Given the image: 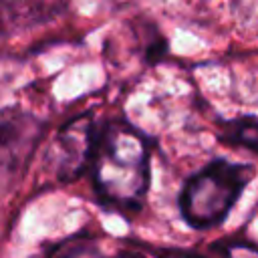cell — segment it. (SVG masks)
Returning <instances> with one entry per match:
<instances>
[{"label":"cell","instance_id":"6da1fadb","mask_svg":"<svg viewBox=\"0 0 258 258\" xmlns=\"http://www.w3.org/2000/svg\"><path fill=\"white\" fill-rule=\"evenodd\" d=\"M97 198L119 212H137L151 181V143L145 133L125 121L99 127L91 157Z\"/></svg>","mask_w":258,"mask_h":258},{"label":"cell","instance_id":"7a4b0ae2","mask_svg":"<svg viewBox=\"0 0 258 258\" xmlns=\"http://www.w3.org/2000/svg\"><path fill=\"white\" fill-rule=\"evenodd\" d=\"M256 167L218 157L189 175L179 194V214L196 230L216 228L230 216L246 185L254 179Z\"/></svg>","mask_w":258,"mask_h":258},{"label":"cell","instance_id":"3957f363","mask_svg":"<svg viewBox=\"0 0 258 258\" xmlns=\"http://www.w3.org/2000/svg\"><path fill=\"white\" fill-rule=\"evenodd\" d=\"M97 133L99 125L91 113H83L58 129L46 161L60 181H73L89 169Z\"/></svg>","mask_w":258,"mask_h":258},{"label":"cell","instance_id":"277c9868","mask_svg":"<svg viewBox=\"0 0 258 258\" xmlns=\"http://www.w3.org/2000/svg\"><path fill=\"white\" fill-rule=\"evenodd\" d=\"M42 135V123L18 109L0 111V169L16 171L32 155Z\"/></svg>","mask_w":258,"mask_h":258},{"label":"cell","instance_id":"5b68a950","mask_svg":"<svg viewBox=\"0 0 258 258\" xmlns=\"http://www.w3.org/2000/svg\"><path fill=\"white\" fill-rule=\"evenodd\" d=\"M64 10V0H0V34L48 22Z\"/></svg>","mask_w":258,"mask_h":258},{"label":"cell","instance_id":"8992f818","mask_svg":"<svg viewBox=\"0 0 258 258\" xmlns=\"http://www.w3.org/2000/svg\"><path fill=\"white\" fill-rule=\"evenodd\" d=\"M222 139L258 151V117H238L222 125Z\"/></svg>","mask_w":258,"mask_h":258},{"label":"cell","instance_id":"52a82bcc","mask_svg":"<svg viewBox=\"0 0 258 258\" xmlns=\"http://www.w3.org/2000/svg\"><path fill=\"white\" fill-rule=\"evenodd\" d=\"M50 258H105V254L93 240L73 238L60 244Z\"/></svg>","mask_w":258,"mask_h":258},{"label":"cell","instance_id":"ba28073f","mask_svg":"<svg viewBox=\"0 0 258 258\" xmlns=\"http://www.w3.org/2000/svg\"><path fill=\"white\" fill-rule=\"evenodd\" d=\"M220 258H258V248L246 242H224L218 246Z\"/></svg>","mask_w":258,"mask_h":258},{"label":"cell","instance_id":"9c48e42d","mask_svg":"<svg viewBox=\"0 0 258 258\" xmlns=\"http://www.w3.org/2000/svg\"><path fill=\"white\" fill-rule=\"evenodd\" d=\"M163 258H200V256H194V254H187V252H169Z\"/></svg>","mask_w":258,"mask_h":258}]
</instances>
